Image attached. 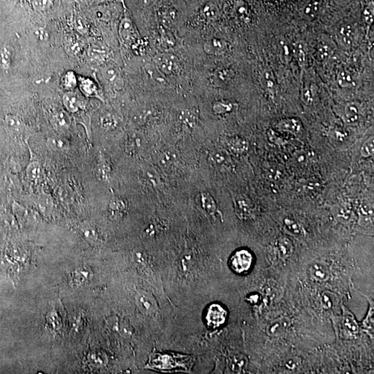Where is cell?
I'll use <instances>...</instances> for the list:
<instances>
[{
	"label": "cell",
	"instance_id": "19",
	"mask_svg": "<svg viewBox=\"0 0 374 374\" xmlns=\"http://www.w3.org/2000/svg\"><path fill=\"white\" fill-rule=\"evenodd\" d=\"M80 231H81V236L88 243L96 244L102 240L100 232L95 226L90 225V224L82 226Z\"/></svg>",
	"mask_w": 374,
	"mask_h": 374
},
{
	"label": "cell",
	"instance_id": "6",
	"mask_svg": "<svg viewBox=\"0 0 374 374\" xmlns=\"http://www.w3.org/2000/svg\"><path fill=\"white\" fill-rule=\"evenodd\" d=\"M107 324L112 332L125 338L131 337L133 334V326L122 318L111 317L107 320Z\"/></svg>",
	"mask_w": 374,
	"mask_h": 374
},
{
	"label": "cell",
	"instance_id": "41",
	"mask_svg": "<svg viewBox=\"0 0 374 374\" xmlns=\"http://www.w3.org/2000/svg\"><path fill=\"white\" fill-rule=\"evenodd\" d=\"M90 271H88L87 268L78 269L74 272V278H73L74 282L76 284L85 283L90 276Z\"/></svg>",
	"mask_w": 374,
	"mask_h": 374
},
{
	"label": "cell",
	"instance_id": "5",
	"mask_svg": "<svg viewBox=\"0 0 374 374\" xmlns=\"http://www.w3.org/2000/svg\"><path fill=\"white\" fill-rule=\"evenodd\" d=\"M227 316V311L222 306L217 304H212L207 311V323L209 326L217 328L225 322Z\"/></svg>",
	"mask_w": 374,
	"mask_h": 374
},
{
	"label": "cell",
	"instance_id": "4",
	"mask_svg": "<svg viewBox=\"0 0 374 374\" xmlns=\"http://www.w3.org/2000/svg\"><path fill=\"white\" fill-rule=\"evenodd\" d=\"M135 302L141 312L146 316H153L158 311L156 299L147 292H138L135 296Z\"/></svg>",
	"mask_w": 374,
	"mask_h": 374
},
{
	"label": "cell",
	"instance_id": "45",
	"mask_svg": "<svg viewBox=\"0 0 374 374\" xmlns=\"http://www.w3.org/2000/svg\"><path fill=\"white\" fill-rule=\"evenodd\" d=\"M101 124L102 128L105 130H112L116 126V121L114 118L110 114H106L101 119Z\"/></svg>",
	"mask_w": 374,
	"mask_h": 374
},
{
	"label": "cell",
	"instance_id": "46",
	"mask_svg": "<svg viewBox=\"0 0 374 374\" xmlns=\"http://www.w3.org/2000/svg\"><path fill=\"white\" fill-rule=\"evenodd\" d=\"M332 54L331 49L326 45L320 44L318 47V55L320 60H326Z\"/></svg>",
	"mask_w": 374,
	"mask_h": 374
},
{
	"label": "cell",
	"instance_id": "55",
	"mask_svg": "<svg viewBox=\"0 0 374 374\" xmlns=\"http://www.w3.org/2000/svg\"><path fill=\"white\" fill-rule=\"evenodd\" d=\"M132 260H133L134 264L137 266H145L146 263H147L146 256L142 252H134L132 255Z\"/></svg>",
	"mask_w": 374,
	"mask_h": 374
},
{
	"label": "cell",
	"instance_id": "57",
	"mask_svg": "<svg viewBox=\"0 0 374 374\" xmlns=\"http://www.w3.org/2000/svg\"><path fill=\"white\" fill-rule=\"evenodd\" d=\"M301 360L299 358H290L285 363V368L288 370H294L300 365Z\"/></svg>",
	"mask_w": 374,
	"mask_h": 374
},
{
	"label": "cell",
	"instance_id": "60",
	"mask_svg": "<svg viewBox=\"0 0 374 374\" xmlns=\"http://www.w3.org/2000/svg\"><path fill=\"white\" fill-rule=\"evenodd\" d=\"M91 1L96 4H99V3L113 2V1H121L123 0H91Z\"/></svg>",
	"mask_w": 374,
	"mask_h": 374
},
{
	"label": "cell",
	"instance_id": "23",
	"mask_svg": "<svg viewBox=\"0 0 374 374\" xmlns=\"http://www.w3.org/2000/svg\"><path fill=\"white\" fill-rule=\"evenodd\" d=\"M111 168L108 161L105 157L101 156L96 167V173L99 180L106 181L110 176Z\"/></svg>",
	"mask_w": 374,
	"mask_h": 374
},
{
	"label": "cell",
	"instance_id": "32",
	"mask_svg": "<svg viewBox=\"0 0 374 374\" xmlns=\"http://www.w3.org/2000/svg\"><path fill=\"white\" fill-rule=\"evenodd\" d=\"M227 146L231 151L235 153H243L248 149V144L246 142L237 137L228 139Z\"/></svg>",
	"mask_w": 374,
	"mask_h": 374
},
{
	"label": "cell",
	"instance_id": "2",
	"mask_svg": "<svg viewBox=\"0 0 374 374\" xmlns=\"http://www.w3.org/2000/svg\"><path fill=\"white\" fill-rule=\"evenodd\" d=\"M158 68L163 74L176 75L180 74L182 65L178 58L171 53H163L158 55L156 58Z\"/></svg>",
	"mask_w": 374,
	"mask_h": 374
},
{
	"label": "cell",
	"instance_id": "53",
	"mask_svg": "<svg viewBox=\"0 0 374 374\" xmlns=\"http://www.w3.org/2000/svg\"><path fill=\"white\" fill-rule=\"evenodd\" d=\"M218 10L217 6L212 3H209L205 6L204 10H203V14L208 19H214L218 15Z\"/></svg>",
	"mask_w": 374,
	"mask_h": 374
},
{
	"label": "cell",
	"instance_id": "37",
	"mask_svg": "<svg viewBox=\"0 0 374 374\" xmlns=\"http://www.w3.org/2000/svg\"><path fill=\"white\" fill-rule=\"evenodd\" d=\"M62 85H63L64 88L68 90L69 91H72V90L78 86V78L76 77L74 72L69 71L64 75Z\"/></svg>",
	"mask_w": 374,
	"mask_h": 374
},
{
	"label": "cell",
	"instance_id": "21",
	"mask_svg": "<svg viewBox=\"0 0 374 374\" xmlns=\"http://www.w3.org/2000/svg\"><path fill=\"white\" fill-rule=\"evenodd\" d=\"M233 10L238 17L243 20H249L250 17V9L248 3L243 0H229Z\"/></svg>",
	"mask_w": 374,
	"mask_h": 374
},
{
	"label": "cell",
	"instance_id": "29",
	"mask_svg": "<svg viewBox=\"0 0 374 374\" xmlns=\"http://www.w3.org/2000/svg\"><path fill=\"white\" fill-rule=\"evenodd\" d=\"M201 204L202 208L204 209L205 212L210 214H214L217 211L216 203L211 195L208 193H203L201 195Z\"/></svg>",
	"mask_w": 374,
	"mask_h": 374
},
{
	"label": "cell",
	"instance_id": "27",
	"mask_svg": "<svg viewBox=\"0 0 374 374\" xmlns=\"http://www.w3.org/2000/svg\"><path fill=\"white\" fill-rule=\"evenodd\" d=\"M344 119L349 124H355L359 120V109L355 104H348L344 108Z\"/></svg>",
	"mask_w": 374,
	"mask_h": 374
},
{
	"label": "cell",
	"instance_id": "26",
	"mask_svg": "<svg viewBox=\"0 0 374 374\" xmlns=\"http://www.w3.org/2000/svg\"><path fill=\"white\" fill-rule=\"evenodd\" d=\"M127 209L126 202L122 198L114 197L109 202V210L110 214L114 217H119Z\"/></svg>",
	"mask_w": 374,
	"mask_h": 374
},
{
	"label": "cell",
	"instance_id": "13",
	"mask_svg": "<svg viewBox=\"0 0 374 374\" xmlns=\"http://www.w3.org/2000/svg\"><path fill=\"white\" fill-rule=\"evenodd\" d=\"M31 153V159L26 168V175L31 182H36L41 176L42 167L38 158Z\"/></svg>",
	"mask_w": 374,
	"mask_h": 374
},
{
	"label": "cell",
	"instance_id": "15",
	"mask_svg": "<svg viewBox=\"0 0 374 374\" xmlns=\"http://www.w3.org/2000/svg\"><path fill=\"white\" fill-rule=\"evenodd\" d=\"M234 203L236 212L239 217L246 218L252 215V205L248 198L242 196H238L235 198Z\"/></svg>",
	"mask_w": 374,
	"mask_h": 374
},
{
	"label": "cell",
	"instance_id": "35",
	"mask_svg": "<svg viewBox=\"0 0 374 374\" xmlns=\"http://www.w3.org/2000/svg\"><path fill=\"white\" fill-rule=\"evenodd\" d=\"M294 56L299 65L301 67H304L306 63V48L302 43H297L293 49Z\"/></svg>",
	"mask_w": 374,
	"mask_h": 374
},
{
	"label": "cell",
	"instance_id": "39",
	"mask_svg": "<svg viewBox=\"0 0 374 374\" xmlns=\"http://www.w3.org/2000/svg\"><path fill=\"white\" fill-rule=\"evenodd\" d=\"M174 161H175V158L169 153H161L160 156V165L164 169H171L174 166Z\"/></svg>",
	"mask_w": 374,
	"mask_h": 374
},
{
	"label": "cell",
	"instance_id": "43",
	"mask_svg": "<svg viewBox=\"0 0 374 374\" xmlns=\"http://www.w3.org/2000/svg\"><path fill=\"white\" fill-rule=\"evenodd\" d=\"M233 104L230 102H219L214 105V110L217 114H223L230 112L233 109Z\"/></svg>",
	"mask_w": 374,
	"mask_h": 374
},
{
	"label": "cell",
	"instance_id": "33",
	"mask_svg": "<svg viewBox=\"0 0 374 374\" xmlns=\"http://www.w3.org/2000/svg\"><path fill=\"white\" fill-rule=\"evenodd\" d=\"M248 365V359L243 355H236L231 358L229 367L231 370L236 372H241Z\"/></svg>",
	"mask_w": 374,
	"mask_h": 374
},
{
	"label": "cell",
	"instance_id": "17",
	"mask_svg": "<svg viewBox=\"0 0 374 374\" xmlns=\"http://www.w3.org/2000/svg\"><path fill=\"white\" fill-rule=\"evenodd\" d=\"M102 76L109 85H114L115 88L121 86V78L118 69L115 67H106L102 69Z\"/></svg>",
	"mask_w": 374,
	"mask_h": 374
},
{
	"label": "cell",
	"instance_id": "47",
	"mask_svg": "<svg viewBox=\"0 0 374 374\" xmlns=\"http://www.w3.org/2000/svg\"><path fill=\"white\" fill-rule=\"evenodd\" d=\"M318 9H319V3H318V1H311L304 8V14H305L306 16L309 17V18H313V17L316 16Z\"/></svg>",
	"mask_w": 374,
	"mask_h": 374
},
{
	"label": "cell",
	"instance_id": "36",
	"mask_svg": "<svg viewBox=\"0 0 374 374\" xmlns=\"http://www.w3.org/2000/svg\"><path fill=\"white\" fill-rule=\"evenodd\" d=\"M53 121L57 127L61 129H66L70 126L71 119L68 114L63 111L57 112L53 117Z\"/></svg>",
	"mask_w": 374,
	"mask_h": 374
},
{
	"label": "cell",
	"instance_id": "16",
	"mask_svg": "<svg viewBox=\"0 0 374 374\" xmlns=\"http://www.w3.org/2000/svg\"><path fill=\"white\" fill-rule=\"evenodd\" d=\"M198 265L197 261L194 255L187 254L182 257L180 261V270L184 275L189 276L197 270Z\"/></svg>",
	"mask_w": 374,
	"mask_h": 374
},
{
	"label": "cell",
	"instance_id": "52",
	"mask_svg": "<svg viewBox=\"0 0 374 374\" xmlns=\"http://www.w3.org/2000/svg\"><path fill=\"white\" fill-rule=\"evenodd\" d=\"M142 140L139 137H132L128 142V147L127 149L129 150L131 152H137L142 149Z\"/></svg>",
	"mask_w": 374,
	"mask_h": 374
},
{
	"label": "cell",
	"instance_id": "25",
	"mask_svg": "<svg viewBox=\"0 0 374 374\" xmlns=\"http://www.w3.org/2000/svg\"><path fill=\"white\" fill-rule=\"evenodd\" d=\"M13 51L11 47L5 45L0 50V67L3 70H8L13 61Z\"/></svg>",
	"mask_w": 374,
	"mask_h": 374
},
{
	"label": "cell",
	"instance_id": "38",
	"mask_svg": "<svg viewBox=\"0 0 374 374\" xmlns=\"http://www.w3.org/2000/svg\"><path fill=\"white\" fill-rule=\"evenodd\" d=\"M337 83L342 88H349L354 83L352 75L347 71H341L337 76Z\"/></svg>",
	"mask_w": 374,
	"mask_h": 374
},
{
	"label": "cell",
	"instance_id": "40",
	"mask_svg": "<svg viewBox=\"0 0 374 374\" xmlns=\"http://www.w3.org/2000/svg\"><path fill=\"white\" fill-rule=\"evenodd\" d=\"M374 153V137L369 139L365 144L362 146L361 155L363 158H368L373 156Z\"/></svg>",
	"mask_w": 374,
	"mask_h": 374
},
{
	"label": "cell",
	"instance_id": "20",
	"mask_svg": "<svg viewBox=\"0 0 374 374\" xmlns=\"http://www.w3.org/2000/svg\"><path fill=\"white\" fill-rule=\"evenodd\" d=\"M310 273L313 279L319 282H325L330 277L329 270L322 264H313L310 267Z\"/></svg>",
	"mask_w": 374,
	"mask_h": 374
},
{
	"label": "cell",
	"instance_id": "34",
	"mask_svg": "<svg viewBox=\"0 0 374 374\" xmlns=\"http://www.w3.org/2000/svg\"><path fill=\"white\" fill-rule=\"evenodd\" d=\"M339 36H340L341 41L346 46L350 47L353 43L354 29L350 25L343 26L341 28Z\"/></svg>",
	"mask_w": 374,
	"mask_h": 374
},
{
	"label": "cell",
	"instance_id": "48",
	"mask_svg": "<svg viewBox=\"0 0 374 374\" xmlns=\"http://www.w3.org/2000/svg\"><path fill=\"white\" fill-rule=\"evenodd\" d=\"M374 3L372 2L365 7L364 11H363V17H364L365 22L368 25H372L374 22Z\"/></svg>",
	"mask_w": 374,
	"mask_h": 374
},
{
	"label": "cell",
	"instance_id": "8",
	"mask_svg": "<svg viewBox=\"0 0 374 374\" xmlns=\"http://www.w3.org/2000/svg\"><path fill=\"white\" fill-rule=\"evenodd\" d=\"M290 325V320L286 317L273 320L266 328V333L269 337H279L282 335Z\"/></svg>",
	"mask_w": 374,
	"mask_h": 374
},
{
	"label": "cell",
	"instance_id": "61",
	"mask_svg": "<svg viewBox=\"0 0 374 374\" xmlns=\"http://www.w3.org/2000/svg\"><path fill=\"white\" fill-rule=\"evenodd\" d=\"M156 0H141V1H142V3H143L144 5H145V6H151V4H153V3H155V1H156Z\"/></svg>",
	"mask_w": 374,
	"mask_h": 374
},
{
	"label": "cell",
	"instance_id": "56",
	"mask_svg": "<svg viewBox=\"0 0 374 374\" xmlns=\"http://www.w3.org/2000/svg\"><path fill=\"white\" fill-rule=\"evenodd\" d=\"M302 101L306 105L310 106L313 102V95L311 88H306L303 90L302 95Z\"/></svg>",
	"mask_w": 374,
	"mask_h": 374
},
{
	"label": "cell",
	"instance_id": "44",
	"mask_svg": "<svg viewBox=\"0 0 374 374\" xmlns=\"http://www.w3.org/2000/svg\"><path fill=\"white\" fill-rule=\"evenodd\" d=\"M181 115L182 116H181L180 120L182 124L187 127H190V128H192L194 126L196 121V117L194 113L187 111V112L182 113Z\"/></svg>",
	"mask_w": 374,
	"mask_h": 374
},
{
	"label": "cell",
	"instance_id": "14",
	"mask_svg": "<svg viewBox=\"0 0 374 374\" xmlns=\"http://www.w3.org/2000/svg\"><path fill=\"white\" fill-rule=\"evenodd\" d=\"M78 86L82 93L87 97L98 96V86L91 78L80 77L78 78Z\"/></svg>",
	"mask_w": 374,
	"mask_h": 374
},
{
	"label": "cell",
	"instance_id": "3",
	"mask_svg": "<svg viewBox=\"0 0 374 374\" xmlns=\"http://www.w3.org/2000/svg\"><path fill=\"white\" fill-rule=\"evenodd\" d=\"M253 257L246 250L237 251L231 257L230 266L231 269L238 274L247 272L251 267Z\"/></svg>",
	"mask_w": 374,
	"mask_h": 374
},
{
	"label": "cell",
	"instance_id": "54",
	"mask_svg": "<svg viewBox=\"0 0 374 374\" xmlns=\"http://www.w3.org/2000/svg\"><path fill=\"white\" fill-rule=\"evenodd\" d=\"M104 52L99 47L92 46L88 50V55L92 60H99L104 58Z\"/></svg>",
	"mask_w": 374,
	"mask_h": 374
},
{
	"label": "cell",
	"instance_id": "10",
	"mask_svg": "<svg viewBox=\"0 0 374 374\" xmlns=\"http://www.w3.org/2000/svg\"><path fill=\"white\" fill-rule=\"evenodd\" d=\"M209 161L212 166L218 169H227L231 165L230 158L227 153L222 151L211 153Z\"/></svg>",
	"mask_w": 374,
	"mask_h": 374
},
{
	"label": "cell",
	"instance_id": "22",
	"mask_svg": "<svg viewBox=\"0 0 374 374\" xmlns=\"http://www.w3.org/2000/svg\"><path fill=\"white\" fill-rule=\"evenodd\" d=\"M278 128L283 131L293 134H298L302 129L301 121L296 119H285L278 123Z\"/></svg>",
	"mask_w": 374,
	"mask_h": 374
},
{
	"label": "cell",
	"instance_id": "31",
	"mask_svg": "<svg viewBox=\"0 0 374 374\" xmlns=\"http://www.w3.org/2000/svg\"><path fill=\"white\" fill-rule=\"evenodd\" d=\"M374 216L373 207L368 203H363L360 208V223L361 224H371L372 218Z\"/></svg>",
	"mask_w": 374,
	"mask_h": 374
},
{
	"label": "cell",
	"instance_id": "51",
	"mask_svg": "<svg viewBox=\"0 0 374 374\" xmlns=\"http://www.w3.org/2000/svg\"><path fill=\"white\" fill-rule=\"evenodd\" d=\"M32 6L35 10L44 11L52 6V0H32Z\"/></svg>",
	"mask_w": 374,
	"mask_h": 374
},
{
	"label": "cell",
	"instance_id": "42",
	"mask_svg": "<svg viewBox=\"0 0 374 374\" xmlns=\"http://www.w3.org/2000/svg\"><path fill=\"white\" fill-rule=\"evenodd\" d=\"M335 217L342 223H347L350 220L351 215L350 210L342 207H339L335 213Z\"/></svg>",
	"mask_w": 374,
	"mask_h": 374
},
{
	"label": "cell",
	"instance_id": "50",
	"mask_svg": "<svg viewBox=\"0 0 374 374\" xmlns=\"http://www.w3.org/2000/svg\"><path fill=\"white\" fill-rule=\"evenodd\" d=\"M279 54L283 61L288 62L291 59V51L288 45L284 42H281L279 46Z\"/></svg>",
	"mask_w": 374,
	"mask_h": 374
},
{
	"label": "cell",
	"instance_id": "49",
	"mask_svg": "<svg viewBox=\"0 0 374 374\" xmlns=\"http://www.w3.org/2000/svg\"><path fill=\"white\" fill-rule=\"evenodd\" d=\"M285 224L288 231L293 233L294 234L301 235L302 234V228L300 224L297 223L296 221L290 219L285 220Z\"/></svg>",
	"mask_w": 374,
	"mask_h": 374
},
{
	"label": "cell",
	"instance_id": "12",
	"mask_svg": "<svg viewBox=\"0 0 374 374\" xmlns=\"http://www.w3.org/2000/svg\"><path fill=\"white\" fill-rule=\"evenodd\" d=\"M260 83L265 91L274 95L277 91V82L272 71L266 69L261 74Z\"/></svg>",
	"mask_w": 374,
	"mask_h": 374
},
{
	"label": "cell",
	"instance_id": "1",
	"mask_svg": "<svg viewBox=\"0 0 374 374\" xmlns=\"http://www.w3.org/2000/svg\"><path fill=\"white\" fill-rule=\"evenodd\" d=\"M121 2L123 3V13L119 27V37L123 43L131 46L139 41L140 34L129 10L125 5L124 1L123 0Z\"/></svg>",
	"mask_w": 374,
	"mask_h": 374
},
{
	"label": "cell",
	"instance_id": "59",
	"mask_svg": "<svg viewBox=\"0 0 374 374\" xmlns=\"http://www.w3.org/2000/svg\"><path fill=\"white\" fill-rule=\"evenodd\" d=\"M76 28L80 33L85 32V27L84 24L82 22L81 18H76Z\"/></svg>",
	"mask_w": 374,
	"mask_h": 374
},
{
	"label": "cell",
	"instance_id": "7",
	"mask_svg": "<svg viewBox=\"0 0 374 374\" xmlns=\"http://www.w3.org/2000/svg\"><path fill=\"white\" fill-rule=\"evenodd\" d=\"M5 129L13 135H20L25 130L23 120L15 114H7L3 121Z\"/></svg>",
	"mask_w": 374,
	"mask_h": 374
},
{
	"label": "cell",
	"instance_id": "18",
	"mask_svg": "<svg viewBox=\"0 0 374 374\" xmlns=\"http://www.w3.org/2000/svg\"><path fill=\"white\" fill-rule=\"evenodd\" d=\"M205 51L210 54L221 55L227 51V44L222 40H210L205 45Z\"/></svg>",
	"mask_w": 374,
	"mask_h": 374
},
{
	"label": "cell",
	"instance_id": "11",
	"mask_svg": "<svg viewBox=\"0 0 374 374\" xmlns=\"http://www.w3.org/2000/svg\"><path fill=\"white\" fill-rule=\"evenodd\" d=\"M62 104L66 110L70 113L77 112L82 106L81 99L77 94L68 91L62 96Z\"/></svg>",
	"mask_w": 374,
	"mask_h": 374
},
{
	"label": "cell",
	"instance_id": "30",
	"mask_svg": "<svg viewBox=\"0 0 374 374\" xmlns=\"http://www.w3.org/2000/svg\"><path fill=\"white\" fill-rule=\"evenodd\" d=\"M49 149L54 152H61L67 149V142L61 137L53 136L49 137L47 141Z\"/></svg>",
	"mask_w": 374,
	"mask_h": 374
},
{
	"label": "cell",
	"instance_id": "9",
	"mask_svg": "<svg viewBox=\"0 0 374 374\" xmlns=\"http://www.w3.org/2000/svg\"><path fill=\"white\" fill-rule=\"evenodd\" d=\"M234 70L227 67L217 69L212 76V83L215 87L225 86L234 77Z\"/></svg>",
	"mask_w": 374,
	"mask_h": 374
},
{
	"label": "cell",
	"instance_id": "58",
	"mask_svg": "<svg viewBox=\"0 0 374 374\" xmlns=\"http://www.w3.org/2000/svg\"><path fill=\"white\" fill-rule=\"evenodd\" d=\"M158 225L159 224L154 223V222L150 224L146 230L144 231V234L147 235L148 237H153V236H156L157 234H158V231H160Z\"/></svg>",
	"mask_w": 374,
	"mask_h": 374
},
{
	"label": "cell",
	"instance_id": "28",
	"mask_svg": "<svg viewBox=\"0 0 374 374\" xmlns=\"http://www.w3.org/2000/svg\"><path fill=\"white\" fill-rule=\"evenodd\" d=\"M278 250L280 255L283 259H288L291 257L293 252V245L289 238L283 237L278 241Z\"/></svg>",
	"mask_w": 374,
	"mask_h": 374
},
{
	"label": "cell",
	"instance_id": "24",
	"mask_svg": "<svg viewBox=\"0 0 374 374\" xmlns=\"http://www.w3.org/2000/svg\"><path fill=\"white\" fill-rule=\"evenodd\" d=\"M344 309L342 323H343L344 329L351 335H356L359 331V326H358L357 321L355 320L354 316L349 312L346 308L344 307Z\"/></svg>",
	"mask_w": 374,
	"mask_h": 374
}]
</instances>
